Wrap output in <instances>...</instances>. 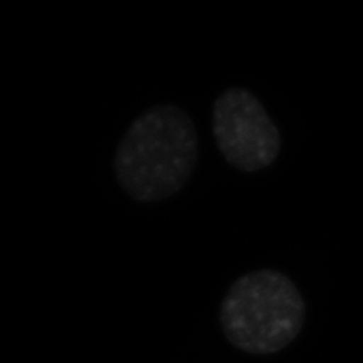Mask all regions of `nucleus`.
Segmentation results:
<instances>
[{"instance_id":"1","label":"nucleus","mask_w":363,"mask_h":363,"mask_svg":"<svg viewBox=\"0 0 363 363\" xmlns=\"http://www.w3.org/2000/svg\"><path fill=\"white\" fill-rule=\"evenodd\" d=\"M200 156L199 135L189 113L159 105L136 117L113 155L118 185L138 203L172 199L185 188Z\"/></svg>"},{"instance_id":"2","label":"nucleus","mask_w":363,"mask_h":363,"mask_svg":"<svg viewBox=\"0 0 363 363\" xmlns=\"http://www.w3.org/2000/svg\"><path fill=\"white\" fill-rule=\"evenodd\" d=\"M221 332L232 347L253 356L277 354L306 323V301L295 281L274 268L238 277L220 303Z\"/></svg>"},{"instance_id":"3","label":"nucleus","mask_w":363,"mask_h":363,"mask_svg":"<svg viewBox=\"0 0 363 363\" xmlns=\"http://www.w3.org/2000/svg\"><path fill=\"white\" fill-rule=\"evenodd\" d=\"M212 135L218 152L235 169L255 174L269 168L281 152V133L252 91L232 86L215 99Z\"/></svg>"}]
</instances>
